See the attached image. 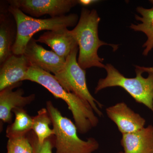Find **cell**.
Here are the masks:
<instances>
[{"mask_svg":"<svg viewBox=\"0 0 153 153\" xmlns=\"http://www.w3.org/2000/svg\"><path fill=\"white\" fill-rule=\"evenodd\" d=\"M78 4L83 6H90L94 3L97 2L98 1L96 0H79L78 1Z\"/></svg>","mask_w":153,"mask_h":153,"instance_id":"ffe728a7","label":"cell"},{"mask_svg":"<svg viewBox=\"0 0 153 153\" xmlns=\"http://www.w3.org/2000/svg\"><path fill=\"white\" fill-rule=\"evenodd\" d=\"M105 111L107 116L116 125L122 134L131 133L145 127L146 120L125 102H118L108 107Z\"/></svg>","mask_w":153,"mask_h":153,"instance_id":"9c48e42d","label":"cell"},{"mask_svg":"<svg viewBox=\"0 0 153 153\" xmlns=\"http://www.w3.org/2000/svg\"><path fill=\"white\" fill-rule=\"evenodd\" d=\"M27 136L33 146L34 153H52V149L55 148L54 135L48 138L42 144L38 143L37 137L33 131L29 132Z\"/></svg>","mask_w":153,"mask_h":153,"instance_id":"d6986e66","label":"cell"},{"mask_svg":"<svg viewBox=\"0 0 153 153\" xmlns=\"http://www.w3.org/2000/svg\"><path fill=\"white\" fill-rule=\"evenodd\" d=\"M136 76L127 78L123 75L111 64L105 66L107 72L106 77L99 80L94 93L108 87L118 86L123 88L136 102L143 104L153 112V73H148L145 78L143 71L136 66Z\"/></svg>","mask_w":153,"mask_h":153,"instance_id":"5b68a950","label":"cell"},{"mask_svg":"<svg viewBox=\"0 0 153 153\" xmlns=\"http://www.w3.org/2000/svg\"><path fill=\"white\" fill-rule=\"evenodd\" d=\"M8 3L30 16L36 18L45 15L51 18L63 16L78 4L76 0H10Z\"/></svg>","mask_w":153,"mask_h":153,"instance_id":"52a82bcc","label":"cell"},{"mask_svg":"<svg viewBox=\"0 0 153 153\" xmlns=\"http://www.w3.org/2000/svg\"><path fill=\"white\" fill-rule=\"evenodd\" d=\"M46 108L55 132V153H93L98 150V142L93 137L86 140L79 138L75 124L63 116L52 101L47 102Z\"/></svg>","mask_w":153,"mask_h":153,"instance_id":"277c9868","label":"cell"},{"mask_svg":"<svg viewBox=\"0 0 153 153\" xmlns=\"http://www.w3.org/2000/svg\"><path fill=\"white\" fill-rule=\"evenodd\" d=\"M36 41L48 45L57 55L65 59L75 47H78L76 40L67 28L47 31Z\"/></svg>","mask_w":153,"mask_h":153,"instance_id":"7c38bea8","label":"cell"},{"mask_svg":"<svg viewBox=\"0 0 153 153\" xmlns=\"http://www.w3.org/2000/svg\"><path fill=\"white\" fill-rule=\"evenodd\" d=\"M137 11L142 17L136 15L135 19L142 23L137 25L131 24L130 28L134 31L144 33L147 37V40L143 46L145 48L143 55L147 56L153 49V7L150 9L139 7H137Z\"/></svg>","mask_w":153,"mask_h":153,"instance_id":"9a60e30c","label":"cell"},{"mask_svg":"<svg viewBox=\"0 0 153 153\" xmlns=\"http://www.w3.org/2000/svg\"><path fill=\"white\" fill-rule=\"evenodd\" d=\"M100 18L95 10L82 8L77 25L70 33L75 38L79 47L78 62L83 69L92 67L104 68V59L99 57V48L103 45H109L117 50L118 45L108 44L100 40L98 27Z\"/></svg>","mask_w":153,"mask_h":153,"instance_id":"7a4b0ae2","label":"cell"},{"mask_svg":"<svg viewBox=\"0 0 153 153\" xmlns=\"http://www.w3.org/2000/svg\"><path fill=\"white\" fill-rule=\"evenodd\" d=\"M8 10L14 17L17 26V36L12 52L16 55L24 54L29 41L34 34L42 30L53 31L76 26L78 16L75 14L46 19L28 16L20 9L9 5Z\"/></svg>","mask_w":153,"mask_h":153,"instance_id":"3957f363","label":"cell"},{"mask_svg":"<svg viewBox=\"0 0 153 153\" xmlns=\"http://www.w3.org/2000/svg\"><path fill=\"white\" fill-rule=\"evenodd\" d=\"M12 112L15 115V119L7 127L6 137L10 139L27 135L33 128V117L24 108H15Z\"/></svg>","mask_w":153,"mask_h":153,"instance_id":"2e32d148","label":"cell"},{"mask_svg":"<svg viewBox=\"0 0 153 153\" xmlns=\"http://www.w3.org/2000/svg\"><path fill=\"white\" fill-rule=\"evenodd\" d=\"M78 50V47L72 50L66 57L62 70L54 76L65 90L75 94L88 102L94 112L101 117L103 114L100 108H102L103 105L93 97L88 88L86 71L79 66L76 60Z\"/></svg>","mask_w":153,"mask_h":153,"instance_id":"8992f818","label":"cell"},{"mask_svg":"<svg viewBox=\"0 0 153 153\" xmlns=\"http://www.w3.org/2000/svg\"><path fill=\"white\" fill-rule=\"evenodd\" d=\"M30 66L25 55H11L1 65L0 91L22 83Z\"/></svg>","mask_w":153,"mask_h":153,"instance_id":"30bf717a","label":"cell"},{"mask_svg":"<svg viewBox=\"0 0 153 153\" xmlns=\"http://www.w3.org/2000/svg\"><path fill=\"white\" fill-rule=\"evenodd\" d=\"M22 84L13 85L0 91V119L2 123H11L13 110L18 108H24L36 98L35 94L24 96L25 92L22 88L13 90Z\"/></svg>","mask_w":153,"mask_h":153,"instance_id":"8fae6325","label":"cell"},{"mask_svg":"<svg viewBox=\"0 0 153 153\" xmlns=\"http://www.w3.org/2000/svg\"><path fill=\"white\" fill-rule=\"evenodd\" d=\"M33 118L32 130L37 137L38 143L42 144L47 139L55 135L54 129L49 127L52 122L47 108L38 111V114Z\"/></svg>","mask_w":153,"mask_h":153,"instance_id":"e0dca14e","label":"cell"},{"mask_svg":"<svg viewBox=\"0 0 153 153\" xmlns=\"http://www.w3.org/2000/svg\"><path fill=\"white\" fill-rule=\"evenodd\" d=\"M120 143L124 153H153V126L122 134Z\"/></svg>","mask_w":153,"mask_h":153,"instance_id":"5bb4252c","label":"cell"},{"mask_svg":"<svg viewBox=\"0 0 153 153\" xmlns=\"http://www.w3.org/2000/svg\"><path fill=\"white\" fill-rule=\"evenodd\" d=\"M31 65L39 68L54 75L62 70L66 59L57 55L53 51L44 49L33 38L27 44L24 54Z\"/></svg>","mask_w":153,"mask_h":153,"instance_id":"ba28073f","label":"cell"},{"mask_svg":"<svg viewBox=\"0 0 153 153\" xmlns=\"http://www.w3.org/2000/svg\"><path fill=\"white\" fill-rule=\"evenodd\" d=\"M17 36L16 21L8 9H1L0 15V64L13 55L12 49Z\"/></svg>","mask_w":153,"mask_h":153,"instance_id":"4fadbf2b","label":"cell"},{"mask_svg":"<svg viewBox=\"0 0 153 153\" xmlns=\"http://www.w3.org/2000/svg\"><path fill=\"white\" fill-rule=\"evenodd\" d=\"M137 68H139L140 70H141L143 71V73L144 72H152L153 73V67H144V66H137Z\"/></svg>","mask_w":153,"mask_h":153,"instance_id":"44dd1931","label":"cell"},{"mask_svg":"<svg viewBox=\"0 0 153 153\" xmlns=\"http://www.w3.org/2000/svg\"><path fill=\"white\" fill-rule=\"evenodd\" d=\"M24 80L36 82L47 89L55 98L64 100L72 113L79 133H87L98 125V118L89 103L75 94L65 90L54 75L38 66L31 65Z\"/></svg>","mask_w":153,"mask_h":153,"instance_id":"6da1fadb","label":"cell"},{"mask_svg":"<svg viewBox=\"0 0 153 153\" xmlns=\"http://www.w3.org/2000/svg\"><path fill=\"white\" fill-rule=\"evenodd\" d=\"M117 153H124V152H117Z\"/></svg>","mask_w":153,"mask_h":153,"instance_id":"603a6c76","label":"cell"},{"mask_svg":"<svg viewBox=\"0 0 153 153\" xmlns=\"http://www.w3.org/2000/svg\"><path fill=\"white\" fill-rule=\"evenodd\" d=\"M8 139L7 153H34L33 146L27 134Z\"/></svg>","mask_w":153,"mask_h":153,"instance_id":"ac0fdd59","label":"cell"},{"mask_svg":"<svg viewBox=\"0 0 153 153\" xmlns=\"http://www.w3.org/2000/svg\"><path fill=\"white\" fill-rule=\"evenodd\" d=\"M149 1L151 3H152V4H153V0H151V1Z\"/></svg>","mask_w":153,"mask_h":153,"instance_id":"7402d4cb","label":"cell"}]
</instances>
